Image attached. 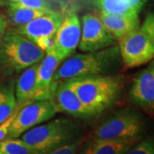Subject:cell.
<instances>
[{
    "mask_svg": "<svg viewBox=\"0 0 154 154\" xmlns=\"http://www.w3.org/2000/svg\"><path fill=\"white\" fill-rule=\"evenodd\" d=\"M65 81L94 117L115 104L123 87L122 77L111 75L72 78Z\"/></svg>",
    "mask_w": 154,
    "mask_h": 154,
    "instance_id": "1",
    "label": "cell"
},
{
    "mask_svg": "<svg viewBox=\"0 0 154 154\" xmlns=\"http://www.w3.org/2000/svg\"><path fill=\"white\" fill-rule=\"evenodd\" d=\"M121 62L116 45L96 51L78 53L61 63L53 81L57 83L72 78L109 75L119 69Z\"/></svg>",
    "mask_w": 154,
    "mask_h": 154,
    "instance_id": "2",
    "label": "cell"
},
{
    "mask_svg": "<svg viewBox=\"0 0 154 154\" xmlns=\"http://www.w3.org/2000/svg\"><path fill=\"white\" fill-rule=\"evenodd\" d=\"M79 126L66 117L51 119L26 131L21 140L38 154H45L82 137Z\"/></svg>",
    "mask_w": 154,
    "mask_h": 154,
    "instance_id": "3",
    "label": "cell"
},
{
    "mask_svg": "<svg viewBox=\"0 0 154 154\" xmlns=\"http://www.w3.org/2000/svg\"><path fill=\"white\" fill-rule=\"evenodd\" d=\"M45 54L31 40L11 28L6 29L0 45V63L7 74L21 73L28 67L39 63Z\"/></svg>",
    "mask_w": 154,
    "mask_h": 154,
    "instance_id": "4",
    "label": "cell"
},
{
    "mask_svg": "<svg viewBox=\"0 0 154 154\" xmlns=\"http://www.w3.org/2000/svg\"><path fill=\"white\" fill-rule=\"evenodd\" d=\"M144 128L143 116L136 110L125 108L101 122L94 128L91 138L101 140H138Z\"/></svg>",
    "mask_w": 154,
    "mask_h": 154,
    "instance_id": "5",
    "label": "cell"
},
{
    "mask_svg": "<svg viewBox=\"0 0 154 154\" xmlns=\"http://www.w3.org/2000/svg\"><path fill=\"white\" fill-rule=\"evenodd\" d=\"M117 42L121 61L126 69L137 68L153 59L154 38L140 28L125 34Z\"/></svg>",
    "mask_w": 154,
    "mask_h": 154,
    "instance_id": "6",
    "label": "cell"
},
{
    "mask_svg": "<svg viewBox=\"0 0 154 154\" xmlns=\"http://www.w3.org/2000/svg\"><path fill=\"white\" fill-rule=\"evenodd\" d=\"M57 113L52 99L35 100L22 106L16 112L7 139L19 138L30 128L52 119Z\"/></svg>",
    "mask_w": 154,
    "mask_h": 154,
    "instance_id": "7",
    "label": "cell"
},
{
    "mask_svg": "<svg viewBox=\"0 0 154 154\" xmlns=\"http://www.w3.org/2000/svg\"><path fill=\"white\" fill-rule=\"evenodd\" d=\"M116 40L105 28L96 14L88 13L82 17V28L78 48L89 52L116 45Z\"/></svg>",
    "mask_w": 154,
    "mask_h": 154,
    "instance_id": "8",
    "label": "cell"
},
{
    "mask_svg": "<svg viewBox=\"0 0 154 154\" xmlns=\"http://www.w3.org/2000/svg\"><path fill=\"white\" fill-rule=\"evenodd\" d=\"M82 24L77 13L68 10L55 34V51L65 60L75 51L81 39Z\"/></svg>",
    "mask_w": 154,
    "mask_h": 154,
    "instance_id": "9",
    "label": "cell"
},
{
    "mask_svg": "<svg viewBox=\"0 0 154 154\" xmlns=\"http://www.w3.org/2000/svg\"><path fill=\"white\" fill-rule=\"evenodd\" d=\"M129 97L133 103L149 113L154 109V63L141 69L133 78Z\"/></svg>",
    "mask_w": 154,
    "mask_h": 154,
    "instance_id": "10",
    "label": "cell"
},
{
    "mask_svg": "<svg viewBox=\"0 0 154 154\" xmlns=\"http://www.w3.org/2000/svg\"><path fill=\"white\" fill-rule=\"evenodd\" d=\"M63 15L58 11H49L25 25L11 28L34 43L38 38L54 36L63 21Z\"/></svg>",
    "mask_w": 154,
    "mask_h": 154,
    "instance_id": "11",
    "label": "cell"
},
{
    "mask_svg": "<svg viewBox=\"0 0 154 154\" xmlns=\"http://www.w3.org/2000/svg\"><path fill=\"white\" fill-rule=\"evenodd\" d=\"M52 100L55 103L57 112H63L74 118L90 119L94 117L83 105L65 80L57 83Z\"/></svg>",
    "mask_w": 154,
    "mask_h": 154,
    "instance_id": "12",
    "label": "cell"
},
{
    "mask_svg": "<svg viewBox=\"0 0 154 154\" xmlns=\"http://www.w3.org/2000/svg\"><path fill=\"white\" fill-rule=\"evenodd\" d=\"M97 17L116 41L127 33L140 28L138 14L116 15L98 11Z\"/></svg>",
    "mask_w": 154,
    "mask_h": 154,
    "instance_id": "13",
    "label": "cell"
},
{
    "mask_svg": "<svg viewBox=\"0 0 154 154\" xmlns=\"http://www.w3.org/2000/svg\"><path fill=\"white\" fill-rule=\"evenodd\" d=\"M38 63L28 67L21 73L16 85L15 96L17 108L19 110L22 106L37 100V70Z\"/></svg>",
    "mask_w": 154,
    "mask_h": 154,
    "instance_id": "14",
    "label": "cell"
},
{
    "mask_svg": "<svg viewBox=\"0 0 154 154\" xmlns=\"http://www.w3.org/2000/svg\"><path fill=\"white\" fill-rule=\"evenodd\" d=\"M146 0H91L98 11L109 14H138Z\"/></svg>",
    "mask_w": 154,
    "mask_h": 154,
    "instance_id": "15",
    "label": "cell"
},
{
    "mask_svg": "<svg viewBox=\"0 0 154 154\" xmlns=\"http://www.w3.org/2000/svg\"><path fill=\"white\" fill-rule=\"evenodd\" d=\"M137 140H91L84 147L82 154H124L134 146Z\"/></svg>",
    "mask_w": 154,
    "mask_h": 154,
    "instance_id": "16",
    "label": "cell"
},
{
    "mask_svg": "<svg viewBox=\"0 0 154 154\" xmlns=\"http://www.w3.org/2000/svg\"><path fill=\"white\" fill-rule=\"evenodd\" d=\"M49 11H38L22 6L17 3H8L6 20L8 26L17 28L31 22L36 17L44 15Z\"/></svg>",
    "mask_w": 154,
    "mask_h": 154,
    "instance_id": "17",
    "label": "cell"
},
{
    "mask_svg": "<svg viewBox=\"0 0 154 154\" xmlns=\"http://www.w3.org/2000/svg\"><path fill=\"white\" fill-rule=\"evenodd\" d=\"M17 108V100L12 88L0 89V124L7 120Z\"/></svg>",
    "mask_w": 154,
    "mask_h": 154,
    "instance_id": "18",
    "label": "cell"
},
{
    "mask_svg": "<svg viewBox=\"0 0 154 154\" xmlns=\"http://www.w3.org/2000/svg\"><path fill=\"white\" fill-rule=\"evenodd\" d=\"M0 152L4 154H38L21 139H6L0 144Z\"/></svg>",
    "mask_w": 154,
    "mask_h": 154,
    "instance_id": "19",
    "label": "cell"
},
{
    "mask_svg": "<svg viewBox=\"0 0 154 154\" xmlns=\"http://www.w3.org/2000/svg\"><path fill=\"white\" fill-rule=\"evenodd\" d=\"M124 154H154L153 140L148 138L135 144Z\"/></svg>",
    "mask_w": 154,
    "mask_h": 154,
    "instance_id": "20",
    "label": "cell"
},
{
    "mask_svg": "<svg viewBox=\"0 0 154 154\" xmlns=\"http://www.w3.org/2000/svg\"><path fill=\"white\" fill-rule=\"evenodd\" d=\"M82 137H80L72 142L61 146L45 154H77L79 149L81 148V146L82 145Z\"/></svg>",
    "mask_w": 154,
    "mask_h": 154,
    "instance_id": "21",
    "label": "cell"
},
{
    "mask_svg": "<svg viewBox=\"0 0 154 154\" xmlns=\"http://www.w3.org/2000/svg\"><path fill=\"white\" fill-rule=\"evenodd\" d=\"M17 4L38 11H52L47 0H18Z\"/></svg>",
    "mask_w": 154,
    "mask_h": 154,
    "instance_id": "22",
    "label": "cell"
},
{
    "mask_svg": "<svg viewBox=\"0 0 154 154\" xmlns=\"http://www.w3.org/2000/svg\"><path fill=\"white\" fill-rule=\"evenodd\" d=\"M34 44L36 45L41 51H43L45 53L51 52V51L55 49V35L51 36V37H44V38H38L34 42Z\"/></svg>",
    "mask_w": 154,
    "mask_h": 154,
    "instance_id": "23",
    "label": "cell"
},
{
    "mask_svg": "<svg viewBox=\"0 0 154 154\" xmlns=\"http://www.w3.org/2000/svg\"><path fill=\"white\" fill-rule=\"evenodd\" d=\"M140 28L147 33L151 38H154V17L152 13H150L146 16L143 24L140 26Z\"/></svg>",
    "mask_w": 154,
    "mask_h": 154,
    "instance_id": "24",
    "label": "cell"
},
{
    "mask_svg": "<svg viewBox=\"0 0 154 154\" xmlns=\"http://www.w3.org/2000/svg\"><path fill=\"white\" fill-rule=\"evenodd\" d=\"M17 108H16V110L14 111V113L7 119L4 122H2L0 124V142H2L3 140H5L7 139L8 136V133H9V129H10V127H11V123L13 122V119L15 117L16 115V112L17 111Z\"/></svg>",
    "mask_w": 154,
    "mask_h": 154,
    "instance_id": "25",
    "label": "cell"
},
{
    "mask_svg": "<svg viewBox=\"0 0 154 154\" xmlns=\"http://www.w3.org/2000/svg\"><path fill=\"white\" fill-rule=\"evenodd\" d=\"M7 28H8V23H7L5 15L0 12V45Z\"/></svg>",
    "mask_w": 154,
    "mask_h": 154,
    "instance_id": "26",
    "label": "cell"
},
{
    "mask_svg": "<svg viewBox=\"0 0 154 154\" xmlns=\"http://www.w3.org/2000/svg\"><path fill=\"white\" fill-rule=\"evenodd\" d=\"M1 1H3V0H1ZM6 1H9V3H17V2H18V0H6Z\"/></svg>",
    "mask_w": 154,
    "mask_h": 154,
    "instance_id": "27",
    "label": "cell"
},
{
    "mask_svg": "<svg viewBox=\"0 0 154 154\" xmlns=\"http://www.w3.org/2000/svg\"><path fill=\"white\" fill-rule=\"evenodd\" d=\"M3 3H4V2H3V1H1V0H0V5H2V4H3Z\"/></svg>",
    "mask_w": 154,
    "mask_h": 154,
    "instance_id": "28",
    "label": "cell"
},
{
    "mask_svg": "<svg viewBox=\"0 0 154 154\" xmlns=\"http://www.w3.org/2000/svg\"><path fill=\"white\" fill-rule=\"evenodd\" d=\"M0 154H4V153H3V152H0Z\"/></svg>",
    "mask_w": 154,
    "mask_h": 154,
    "instance_id": "29",
    "label": "cell"
},
{
    "mask_svg": "<svg viewBox=\"0 0 154 154\" xmlns=\"http://www.w3.org/2000/svg\"><path fill=\"white\" fill-rule=\"evenodd\" d=\"M0 144H1V142H0Z\"/></svg>",
    "mask_w": 154,
    "mask_h": 154,
    "instance_id": "30",
    "label": "cell"
}]
</instances>
